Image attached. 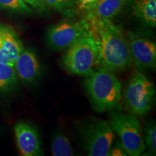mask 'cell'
Instances as JSON below:
<instances>
[{"mask_svg":"<svg viewBox=\"0 0 156 156\" xmlns=\"http://www.w3.org/2000/svg\"><path fill=\"white\" fill-rule=\"evenodd\" d=\"M155 100V87L141 71L135 72L124 90V101L128 110L135 116L147 115Z\"/></svg>","mask_w":156,"mask_h":156,"instance_id":"obj_5","label":"cell"},{"mask_svg":"<svg viewBox=\"0 0 156 156\" xmlns=\"http://www.w3.org/2000/svg\"><path fill=\"white\" fill-rule=\"evenodd\" d=\"M85 87L93 107L98 112L114 110L122 97V87L114 73L99 67L86 76Z\"/></svg>","mask_w":156,"mask_h":156,"instance_id":"obj_2","label":"cell"},{"mask_svg":"<svg viewBox=\"0 0 156 156\" xmlns=\"http://www.w3.org/2000/svg\"><path fill=\"white\" fill-rule=\"evenodd\" d=\"M17 78L23 83L32 85L41 74V66L36 54L30 48H23L15 62Z\"/></svg>","mask_w":156,"mask_h":156,"instance_id":"obj_10","label":"cell"},{"mask_svg":"<svg viewBox=\"0 0 156 156\" xmlns=\"http://www.w3.org/2000/svg\"><path fill=\"white\" fill-rule=\"evenodd\" d=\"M62 63L68 73L79 76H87L98 67V46L90 27L81 38L67 48Z\"/></svg>","mask_w":156,"mask_h":156,"instance_id":"obj_3","label":"cell"},{"mask_svg":"<svg viewBox=\"0 0 156 156\" xmlns=\"http://www.w3.org/2000/svg\"><path fill=\"white\" fill-rule=\"evenodd\" d=\"M17 85L18 80L14 66L0 63V93L12 92Z\"/></svg>","mask_w":156,"mask_h":156,"instance_id":"obj_14","label":"cell"},{"mask_svg":"<svg viewBox=\"0 0 156 156\" xmlns=\"http://www.w3.org/2000/svg\"><path fill=\"white\" fill-rule=\"evenodd\" d=\"M47 7L55 9L60 14L68 18L76 15L75 0H41Z\"/></svg>","mask_w":156,"mask_h":156,"instance_id":"obj_16","label":"cell"},{"mask_svg":"<svg viewBox=\"0 0 156 156\" xmlns=\"http://www.w3.org/2000/svg\"><path fill=\"white\" fill-rule=\"evenodd\" d=\"M17 147L22 156L44 155L41 141L37 129L27 123L17 122L14 126Z\"/></svg>","mask_w":156,"mask_h":156,"instance_id":"obj_9","label":"cell"},{"mask_svg":"<svg viewBox=\"0 0 156 156\" xmlns=\"http://www.w3.org/2000/svg\"><path fill=\"white\" fill-rule=\"evenodd\" d=\"M132 10L144 25L151 28L156 26V0H131Z\"/></svg>","mask_w":156,"mask_h":156,"instance_id":"obj_13","label":"cell"},{"mask_svg":"<svg viewBox=\"0 0 156 156\" xmlns=\"http://www.w3.org/2000/svg\"><path fill=\"white\" fill-rule=\"evenodd\" d=\"M131 0H98L86 9V18L112 20Z\"/></svg>","mask_w":156,"mask_h":156,"instance_id":"obj_12","label":"cell"},{"mask_svg":"<svg viewBox=\"0 0 156 156\" xmlns=\"http://www.w3.org/2000/svg\"><path fill=\"white\" fill-rule=\"evenodd\" d=\"M23 45L15 30L9 25H0V63L14 66Z\"/></svg>","mask_w":156,"mask_h":156,"instance_id":"obj_11","label":"cell"},{"mask_svg":"<svg viewBox=\"0 0 156 156\" xmlns=\"http://www.w3.org/2000/svg\"><path fill=\"white\" fill-rule=\"evenodd\" d=\"M109 155L117 156V155H127L126 153L125 150H124V146L122 145V142L120 140H116L115 139L114 142H113L112 147H111L110 152H109Z\"/></svg>","mask_w":156,"mask_h":156,"instance_id":"obj_19","label":"cell"},{"mask_svg":"<svg viewBox=\"0 0 156 156\" xmlns=\"http://www.w3.org/2000/svg\"><path fill=\"white\" fill-rule=\"evenodd\" d=\"M97 39L98 67L113 73L125 71L133 61L128 38L118 25L111 20L86 18Z\"/></svg>","mask_w":156,"mask_h":156,"instance_id":"obj_1","label":"cell"},{"mask_svg":"<svg viewBox=\"0 0 156 156\" xmlns=\"http://www.w3.org/2000/svg\"><path fill=\"white\" fill-rule=\"evenodd\" d=\"M0 8L18 14L31 15L34 12V9L22 0H0Z\"/></svg>","mask_w":156,"mask_h":156,"instance_id":"obj_17","label":"cell"},{"mask_svg":"<svg viewBox=\"0 0 156 156\" xmlns=\"http://www.w3.org/2000/svg\"><path fill=\"white\" fill-rule=\"evenodd\" d=\"M109 123L119 138L126 153L130 156L141 155L146 150L141 125L135 115L120 111H111Z\"/></svg>","mask_w":156,"mask_h":156,"instance_id":"obj_6","label":"cell"},{"mask_svg":"<svg viewBox=\"0 0 156 156\" xmlns=\"http://www.w3.org/2000/svg\"><path fill=\"white\" fill-rule=\"evenodd\" d=\"M143 138L146 148L151 155H155L156 153V126L155 122L151 120L145 124L143 130Z\"/></svg>","mask_w":156,"mask_h":156,"instance_id":"obj_18","label":"cell"},{"mask_svg":"<svg viewBox=\"0 0 156 156\" xmlns=\"http://www.w3.org/2000/svg\"><path fill=\"white\" fill-rule=\"evenodd\" d=\"M90 28L87 19L80 21L64 20L53 25L46 34L47 45L54 51H63L81 38Z\"/></svg>","mask_w":156,"mask_h":156,"instance_id":"obj_7","label":"cell"},{"mask_svg":"<svg viewBox=\"0 0 156 156\" xmlns=\"http://www.w3.org/2000/svg\"><path fill=\"white\" fill-rule=\"evenodd\" d=\"M51 153L54 156L75 155V151L68 136L62 132H58L51 140Z\"/></svg>","mask_w":156,"mask_h":156,"instance_id":"obj_15","label":"cell"},{"mask_svg":"<svg viewBox=\"0 0 156 156\" xmlns=\"http://www.w3.org/2000/svg\"><path fill=\"white\" fill-rule=\"evenodd\" d=\"M129 45L132 61L141 70H155L156 44L149 37L136 33H129Z\"/></svg>","mask_w":156,"mask_h":156,"instance_id":"obj_8","label":"cell"},{"mask_svg":"<svg viewBox=\"0 0 156 156\" xmlns=\"http://www.w3.org/2000/svg\"><path fill=\"white\" fill-rule=\"evenodd\" d=\"M97 1H98V0H75V2L77 4L80 8L86 10L88 7L95 4Z\"/></svg>","mask_w":156,"mask_h":156,"instance_id":"obj_21","label":"cell"},{"mask_svg":"<svg viewBox=\"0 0 156 156\" xmlns=\"http://www.w3.org/2000/svg\"><path fill=\"white\" fill-rule=\"evenodd\" d=\"M25 3L30 6L34 10L39 12H45L48 10L47 6L41 0H22Z\"/></svg>","mask_w":156,"mask_h":156,"instance_id":"obj_20","label":"cell"},{"mask_svg":"<svg viewBox=\"0 0 156 156\" xmlns=\"http://www.w3.org/2000/svg\"><path fill=\"white\" fill-rule=\"evenodd\" d=\"M77 132L82 147L87 155L108 156L116 139L109 121L90 116L77 123Z\"/></svg>","mask_w":156,"mask_h":156,"instance_id":"obj_4","label":"cell"}]
</instances>
